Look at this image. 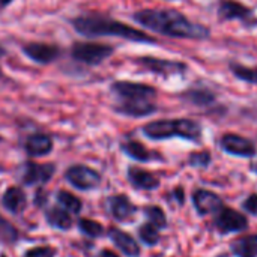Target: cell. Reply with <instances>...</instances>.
I'll return each mask as SVG.
<instances>
[{
  "mask_svg": "<svg viewBox=\"0 0 257 257\" xmlns=\"http://www.w3.org/2000/svg\"><path fill=\"white\" fill-rule=\"evenodd\" d=\"M142 27L158 35L179 39H208L211 29L191 21L176 9H142L133 15Z\"/></svg>",
  "mask_w": 257,
  "mask_h": 257,
  "instance_id": "6da1fadb",
  "label": "cell"
},
{
  "mask_svg": "<svg viewBox=\"0 0 257 257\" xmlns=\"http://www.w3.org/2000/svg\"><path fill=\"white\" fill-rule=\"evenodd\" d=\"M72 27L77 33L95 38V36H114L122 38L131 42H140V44H155L157 39L149 36L146 32L131 27L122 21H117L111 17L101 15V14H86L75 17L71 21Z\"/></svg>",
  "mask_w": 257,
  "mask_h": 257,
  "instance_id": "7a4b0ae2",
  "label": "cell"
},
{
  "mask_svg": "<svg viewBox=\"0 0 257 257\" xmlns=\"http://www.w3.org/2000/svg\"><path fill=\"white\" fill-rule=\"evenodd\" d=\"M111 92L117 98L114 111L128 117H148L158 108L155 104L157 89L137 81L119 80L111 84Z\"/></svg>",
  "mask_w": 257,
  "mask_h": 257,
  "instance_id": "3957f363",
  "label": "cell"
},
{
  "mask_svg": "<svg viewBox=\"0 0 257 257\" xmlns=\"http://www.w3.org/2000/svg\"><path fill=\"white\" fill-rule=\"evenodd\" d=\"M143 134L151 140H167L181 137L191 142H199L202 137V125L191 119H163L154 120L142 128Z\"/></svg>",
  "mask_w": 257,
  "mask_h": 257,
  "instance_id": "277c9868",
  "label": "cell"
},
{
  "mask_svg": "<svg viewBox=\"0 0 257 257\" xmlns=\"http://www.w3.org/2000/svg\"><path fill=\"white\" fill-rule=\"evenodd\" d=\"M217 17L220 21H239L247 29H256L257 27V15L256 12L238 2V0H220L217 8Z\"/></svg>",
  "mask_w": 257,
  "mask_h": 257,
  "instance_id": "5b68a950",
  "label": "cell"
},
{
  "mask_svg": "<svg viewBox=\"0 0 257 257\" xmlns=\"http://www.w3.org/2000/svg\"><path fill=\"white\" fill-rule=\"evenodd\" d=\"M114 48L107 44L99 42H75L71 47L72 57L84 65L96 66L101 65L104 60H107L110 56H113Z\"/></svg>",
  "mask_w": 257,
  "mask_h": 257,
  "instance_id": "8992f818",
  "label": "cell"
},
{
  "mask_svg": "<svg viewBox=\"0 0 257 257\" xmlns=\"http://www.w3.org/2000/svg\"><path fill=\"white\" fill-rule=\"evenodd\" d=\"M66 182L80 191H90L95 190L101 184V175L95 169L84 166V164H74L66 169L65 172Z\"/></svg>",
  "mask_w": 257,
  "mask_h": 257,
  "instance_id": "52a82bcc",
  "label": "cell"
},
{
  "mask_svg": "<svg viewBox=\"0 0 257 257\" xmlns=\"http://www.w3.org/2000/svg\"><path fill=\"white\" fill-rule=\"evenodd\" d=\"M136 63L140 65L143 69L161 75V77H170V75H181L188 69V65L181 60H170V59H160L152 56H143L136 59Z\"/></svg>",
  "mask_w": 257,
  "mask_h": 257,
  "instance_id": "ba28073f",
  "label": "cell"
},
{
  "mask_svg": "<svg viewBox=\"0 0 257 257\" xmlns=\"http://www.w3.org/2000/svg\"><path fill=\"white\" fill-rule=\"evenodd\" d=\"M54 173H56V164L53 163L39 164L35 161H27L23 167L21 182L26 187H33V185L42 187L51 181Z\"/></svg>",
  "mask_w": 257,
  "mask_h": 257,
  "instance_id": "9c48e42d",
  "label": "cell"
},
{
  "mask_svg": "<svg viewBox=\"0 0 257 257\" xmlns=\"http://www.w3.org/2000/svg\"><path fill=\"white\" fill-rule=\"evenodd\" d=\"M220 146L221 149L229 154V155H235V157H242V158H251L257 154L256 145L250 140L245 139L242 136L238 134H224L220 140Z\"/></svg>",
  "mask_w": 257,
  "mask_h": 257,
  "instance_id": "30bf717a",
  "label": "cell"
},
{
  "mask_svg": "<svg viewBox=\"0 0 257 257\" xmlns=\"http://www.w3.org/2000/svg\"><path fill=\"white\" fill-rule=\"evenodd\" d=\"M215 226H217V229L223 235H226V233H232V232H242V230H245L248 227V220L241 212L223 206L217 212Z\"/></svg>",
  "mask_w": 257,
  "mask_h": 257,
  "instance_id": "8fae6325",
  "label": "cell"
},
{
  "mask_svg": "<svg viewBox=\"0 0 257 257\" xmlns=\"http://www.w3.org/2000/svg\"><path fill=\"white\" fill-rule=\"evenodd\" d=\"M23 53L33 62L41 63V65H48L51 62H54L59 54L60 50L59 47L53 45V44H45V42H29L26 45H23Z\"/></svg>",
  "mask_w": 257,
  "mask_h": 257,
  "instance_id": "7c38bea8",
  "label": "cell"
},
{
  "mask_svg": "<svg viewBox=\"0 0 257 257\" xmlns=\"http://www.w3.org/2000/svg\"><path fill=\"white\" fill-rule=\"evenodd\" d=\"M107 205H108V211H110L111 217L119 223H125V221L131 220L137 212V206L130 200V197L126 194L111 196L107 200Z\"/></svg>",
  "mask_w": 257,
  "mask_h": 257,
  "instance_id": "4fadbf2b",
  "label": "cell"
},
{
  "mask_svg": "<svg viewBox=\"0 0 257 257\" xmlns=\"http://www.w3.org/2000/svg\"><path fill=\"white\" fill-rule=\"evenodd\" d=\"M193 203L200 215L217 214L223 208L221 199L215 193L208 190H196L193 193Z\"/></svg>",
  "mask_w": 257,
  "mask_h": 257,
  "instance_id": "5bb4252c",
  "label": "cell"
},
{
  "mask_svg": "<svg viewBox=\"0 0 257 257\" xmlns=\"http://www.w3.org/2000/svg\"><path fill=\"white\" fill-rule=\"evenodd\" d=\"M53 146H54V142H53L51 136L44 134V133H35V134L29 136L24 142L26 154L33 158L48 155L53 151Z\"/></svg>",
  "mask_w": 257,
  "mask_h": 257,
  "instance_id": "9a60e30c",
  "label": "cell"
},
{
  "mask_svg": "<svg viewBox=\"0 0 257 257\" xmlns=\"http://www.w3.org/2000/svg\"><path fill=\"white\" fill-rule=\"evenodd\" d=\"M126 178H128L130 184L137 190L151 191V190H157L160 187V179L154 173H151L145 169L136 167V166H131L128 169Z\"/></svg>",
  "mask_w": 257,
  "mask_h": 257,
  "instance_id": "2e32d148",
  "label": "cell"
},
{
  "mask_svg": "<svg viewBox=\"0 0 257 257\" xmlns=\"http://www.w3.org/2000/svg\"><path fill=\"white\" fill-rule=\"evenodd\" d=\"M108 238L111 239V242L128 257H139L140 256V247L137 244V241L126 232L117 229V227H110L108 229Z\"/></svg>",
  "mask_w": 257,
  "mask_h": 257,
  "instance_id": "e0dca14e",
  "label": "cell"
},
{
  "mask_svg": "<svg viewBox=\"0 0 257 257\" xmlns=\"http://www.w3.org/2000/svg\"><path fill=\"white\" fill-rule=\"evenodd\" d=\"M27 205V196L20 187H9L2 196V206L11 214H20Z\"/></svg>",
  "mask_w": 257,
  "mask_h": 257,
  "instance_id": "ac0fdd59",
  "label": "cell"
},
{
  "mask_svg": "<svg viewBox=\"0 0 257 257\" xmlns=\"http://www.w3.org/2000/svg\"><path fill=\"white\" fill-rule=\"evenodd\" d=\"M45 221L50 227L56 230H62V232H66L72 227L71 214L65 211L63 208H60L59 205L45 211Z\"/></svg>",
  "mask_w": 257,
  "mask_h": 257,
  "instance_id": "d6986e66",
  "label": "cell"
},
{
  "mask_svg": "<svg viewBox=\"0 0 257 257\" xmlns=\"http://www.w3.org/2000/svg\"><path fill=\"white\" fill-rule=\"evenodd\" d=\"M120 151L125 155H128L130 158H133L136 161H140V163H148V161H151V160H154L157 157L152 151H149L145 145H142L137 140L123 142L120 145Z\"/></svg>",
  "mask_w": 257,
  "mask_h": 257,
  "instance_id": "ffe728a7",
  "label": "cell"
},
{
  "mask_svg": "<svg viewBox=\"0 0 257 257\" xmlns=\"http://www.w3.org/2000/svg\"><path fill=\"white\" fill-rule=\"evenodd\" d=\"M232 253L236 257H257V235L235 239L232 242Z\"/></svg>",
  "mask_w": 257,
  "mask_h": 257,
  "instance_id": "44dd1931",
  "label": "cell"
},
{
  "mask_svg": "<svg viewBox=\"0 0 257 257\" xmlns=\"http://www.w3.org/2000/svg\"><path fill=\"white\" fill-rule=\"evenodd\" d=\"M56 202L60 208H63L69 214H80V211L83 208L81 200L66 190H60L56 193Z\"/></svg>",
  "mask_w": 257,
  "mask_h": 257,
  "instance_id": "7402d4cb",
  "label": "cell"
},
{
  "mask_svg": "<svg viewBox=\"0 0 257 257\" xmlns=\"http://www.w3.org/2000/svg\"><path fill=\"white\" fill-rule=\"evenodd\" d=\"M184 99H187L188 102L194 104V105H199V107H205V105H209L215 101V95L208 90V89H191V90H187L185 93H182Z\"/></svg>",
  "mask_w": 257,
  "mask_h": 257,
  "instance_id": "603a6c76",
  "label": "cell"
},
{
  "mask_svg": "<svg viewBox=\"0 0 257 257\" xmlns=\"http://www.w3.org/2000/svg\"><path fill=\"white\" fill-rule=\"evenodd\" d=\"M229 68H230V72L233 74V77H236L238 80L257 86V69L245 66V65L238 63V62H230Z\"/></svg>",
  "mask_w": 257,
  "mask_h": 257,
  "instance_id": "cb8c5ba5",
  "label": "cell"
},
{
  "mask_svg": "<svg viewBox=\"0 0 257 257\" xmlns=\"http://www.w3.org/2000/svg\"><path fill=\"white\" fill-rule=\"evenodd\" d=\"M20 239V232L18 229L11 224L2 214H0V242L6 245H14Z\"/></svg>",
  "mask_w": 257,
  "mask_h": 257,
  "instance_id": "d4e9b609",
  "label": "cell"
},
{
  "mask_svg": "<svg viewBox=\"0 0 257 257\" xmlns=\"http://www.w3.org/2000/svg\"><path fill=\"white\" fill-rule=\"evenodd\" d=\"M78 230L87 236V238H92V239H96V238H101L105 232L104 226L95 220H90V218H80L78 220Z\"/></svg>",
  "mask_w": 257,
  "mask_h": 257,
  "instance_id": "484cf974",
  "label": "cell"
},
{
  "mask_svg": "<svg viewBox=\"0 0 257 257\" xmlns=\"http://www.w3.org/2000/svg\"><path fill=\"white\" fill-rule=\"evenodd\" d=\"M145 215L148 218V223L155 226L158 230L167 227V217L164 211L160 206H146L145 208Z\"/></svg>",
  "mask_w": 257,
  "mask_h": 257,
  "instance_id": "4316f807",
  "label": "cell"
},
{
  "mask_svg": "<svg viewBox=\"0 0 257 257\" xmlns=\"http://www.w3.org/2000/svg\"><path fill=\"white\" fill-rule=\"evenodd\" d=\"M139 238L142 239V242H145L149 247H154L160 242V232L155 226H152L151 223H146L143 226H140L139 229Z\"/></svg>",
  "mask_w": 257,
  "mask_h": 257,
  "instance_id": "83f0119b",
  "label": "cell"
},
{
  "mask_svg": "<svg viewBox=\"0 0 257 257\" xmlns=\"http://www.w3.org/2000/svg\"><path fill=\"white\" fill-rule=\"evenodd\" d=\"M57 250L51 245H41V247H33L24 251L23 257H56Z\"/></svg>",
  "mask_w": 257,
  "mask_h": 257,
  "instance_id": "f1b7e54d",
  "label": "cell"
},
{
  "mask_svg": "<svg viewBox=\"0 0 257 257\" xmlns=\"http://www.w3.org/2000/svg\"><path fill=\"white\" fill-rule=\"evenodd\" d=\"M211 154L206 152V151H202V152H194L190 155L188 158V164L193 166V167H208L211 164Z\"/></svg>",
  "mask_w": 257,
  "mask_h": 257,
  "instance_id": "f546056e",
  "label": "cell"
},
{
  "mask_svg": "<svg viewBox=\"0 0 257 257\" xmlns=\"http://www.w3.org/2000/svg\"><path fill=\"white\" fill-rule=\"evenodd\" d=\"M242 208L245 211H248L250 214L253 215H257V194H251L242 205Z\"/></svg>",
  "mask_w": 257,
  "mask_h": 257,
  "instance_id": "4dcf8cb0",
  "label": "cell"
},
{
  "mask_svg": "<svg viewBox=\"0 0 257 257\" xmlns=\"http://www.w3.org/2000/svg\"><path fill=\"white\" fill-rule=\"evenodd\" d=\"M45 202H47V194H45V191H44L42 188H39V190L35 193V205L41 208V206L45 205Z\"/></svg>",
  "mask_w": 257,
  "mask_h": 257,
  "instance_id": "1f68e13d",
  "label": "cell"
},
{
  "mask_svg": "<svg viewBox=\"0 0 257 257\" xmlns=\"http://www.w3.org/2000/svg\"><path fill=\"white\" fill-rule=\"evenodd\" d=\"M96 257H119L113 250H108V248H104V250H101L99 253H98V256Z\"/></svg>",
  "mask_w": 257,
  "mask_h": 257,
  "instance_id": "d6a6232c",
  "label": "cell"
},
{
  "mask_svg": "<svg viewBox=\"0 0 257 257\" xmlns=\"http://www.w3.org/2000/svg\"><path fill=\"white\" fill-rule=\"evenodd\" d=\"M14 0H0V9H5V8H8L11 3H12Z\"/></svg>",
  "mask_w": 257,
  "mask_h": 257,
  "instance_id": "836d02e7",
  "label": "cell"
},
{
  "mask_svg": "<svg viewBox=\"0 0 257 257\" xmlns=\"http://www.w3.org/2000/svg\"><path fill=\"white\" fill-rule=\"evenodd\" d=\"M3 56H5V50H3V48L0 47V59H2ZM0 75H2V69H0Z\"/></svg>",
  "mask_w": 257,
  "mask_h": 257,
  "instance_id": "e575fe53",
  "label": "cell"
},
{
  "mask_svg": "<svg viewBox=\"0 0 257 257\" xmlns=\"http://www.w3.org/2000/svg\"><path fill=\"white\" fill-rule=\"evenodd\" d=\"M0 257H8V256H6L5 253H2V254H0Z\"/></svg>",
  "mask_w": 257,
  "mask_h": 257,
  "instance_id": "d590c367",
  "label": "cell"
},
{
  "mask_svg": "<svg viewBox=\"0 0 257 257\" xmlns=\"http://www.w3.org/2000/svg\"><path fill=\"white\" fill-rule=\"evenodd\" d=\"M0 143H2V137H0Z\"/></svg>",
  "mask_w": 257,
  "mask_h": 257,
  "instance_id": "8d00e7d4",
  "label": "cell"
},
{
  "mask_svg": "<svg viewBox=\"0 0 257 257\" xmlns=\"http://www.w3.org/2000/svg\"><path fill=\"white\" fill-rule=\"evenodd\" d=\"M256 172H257V166H256Z\"/></svg>",
  "mask_w": 257,
  "mask_h": 257,
  "instance_id": "74e56055",
  "label": "cell"
}]
</instances>
